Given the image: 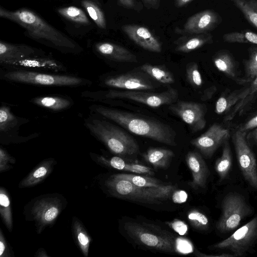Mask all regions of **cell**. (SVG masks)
<instances>
[{"mask_svg":"<svg viewBox=\"0 0 257 257\" xmlns=\"http://www.w3.org/2000/svg\"><path fill=\"white\" fill-rule=\"evenodd\" d=\"M193 0H177L176 5L178 7H183Z\"/></svg>","mask_w":257,"mask_h":257,"instance_id":"f5cc1de1","label":"cell"},{"mask_svg":"<svg viewBox=\"0 0 257 257\" xmlns=\"http://www.w3.org/2000/svg\"><path fill=\"white\" fill-rule=\"evenodd\" d=\"M0 79L9 82L47 87H81L92 84L90 80L65 73L1 69Z\"/></svg>","mask_w":257,"mask_h":257,"instance_id":"8992f818","label":"cell"},{"mask_svg":"<svg viewBox=\"0 0 257 257\" xmlns=\"http://www.w3.org/2000/svg\"><path fill=\"white\" fill-rule=\"evenodd\" d=\"M16 159L2 146L0 147V173H4L13 168Z\"/></svg>","mask_w":257,"mask_h":257,"instance_id":"60d3db41","label":"cell"},{"mask_svg":"<svg viewBox=\"0 0 257 257\" xmlns=\"http://www.w3.org/2000/svg\"><path fill=\"white\" fill-rule=\"evenodd\" d=\"M11 246L6 239L5 234L0 228V257H14Z\"/></svg>","mask_w":257,"mask_h":257,"instance_id":"b9f144b4","label":"cell"},{"mask_svg":"<svg viewBox=\"0 0 257 257\" xmlns=\"http://www.w3.org/2000/svg\"><path fill=\"white\" fill-rule=\"evenodd\" d=\"M257 240V215L231 235L213 245V248L230 251L233 257L242 256Z\"/></svg>","mask_w":257,"mask_h":257,"instance_id":"8fae6325","label":"cell"},{"mask_svg":"<svg viewBox=\"0 0 257 257\" xmlns=\"http://www.w3.org/2000/svg\"><path fill=\"white\" fill-rule=\"evenodd\" d=\"M1 68L58 73L67 71V68L64 64L47 54L15 61Z\"/></svg>","mask_w":257,"mask_h":257,"instance_id":"2e32d148","label":"cell"},{"mask_svg":"<svg viewBox=\"0 0 257 257\" xmlns=\"http://www.w3.org/2000/svg\"><path fill=\"white\" fill-rule=\"evenodd\" d=\"M168 223L175 231L180 235H184L187 232L188 226L184 222L181 220L175 219Z\"/></svg>","mask_w":257,"mask_h":257,"instance_id":"f6af8a7d","label":"cell"},{"mask_svg":"<svg viewBox=\"0 0 257 257\" xmlns=\"http://www.w3.org/2000/svg\"><path fill=\"white\" fill-rule=\"evenodd\" d=\"M121 29L130 39L143 49L156 53L162 51L160 42L147 28L137 25H124Z\"/></svg>","mask_w":257,"mask_h":257,"instance_id":"ffe728a7","label":"cell"},{"mask_svg":"<svg viewBox=\"0 0 257 257\" xmlns=\"http://www.w3.org/2000/svg\"><path fill=\"white\" fill-rule=\"evenodd\" d=\"M244 76L239 78L236 83L240 84L249 83L257 76V46L248 49V57L243 61Z\"/></svg>","mask_w":257,"mask_h":257,"instance_id":"836d02e7","label":"cell"},{"mask_svg":"<svg viewBox=\"0 0 257 257\" xmlns=\"http://www.w3.org/2000/svg\"><path fill=\"white\" fill-rule=\"evenodd\" d=\"M30 120L15 115L8 104L2 103L0 107V143L4 145L19 144L27 142L40 136L34 133L28 136L19 135L22 125Z\"/></svg>","mask_w":257,"mask_h":257,"instance_id":"30bf717a","label":"cell"},{"mask_svg":"<svg viewBox=\"0 0 257 257\" xmlns=\"http://www.w3.org/2000/svg\"><path fill=\"white\" fill-rule=\"evenodd\" d=\"M185 161L192 176L188 185L195 190L205 189L210 171L202 156L197 152L190 151L186 155Z\"/></svg>","mask_w":257,"mask_h":257,"instance_id":"44dd1931","label":"cell"},{"mask_svg":"<svg viewBox=\"0 0 257 257\" xmlns=\"http://www.w3.org/2000/svg\"><path fill=\"white\" fill-rule=\"evenodd\" d=\"M80 5L85 10L96 26L101 29L106 28L104 13L96 0H79Z\"/></svg>","mask_w":257,"mask_h":257,"instance_id":"d6a6232c","label":"cell"},{"mask_svg":"<svg viewBox=\"0 0 257 257\" xmlns=\"http://www.w3.org/2000/svg\"><path fill=\"white\" fill-rule=\"evenodd\" d=\"M246 132L236 129L232 141L241 173L247 183L257 189V162L246 138Z\"/></svg>","mask_w":257,"mask_h":257,"instance_id":"7c38bea8","label":"cell"},{"mask_svg":"<svg viewBox=\"0 0 257 257\" xmlns=\"http://www.w3.org/2000/svg\"><path fill=\"white\" fill-rule=\"evenodd\" d=\"M257 127V114L242 124L237 128L240 131L247 132Z\"/></svg>","mask_w":257,"mask_h":257,"instance_id":"7dc6e473","label":"cell"},{"mask_svg":"<svg viewBox=\"0 0 257 257\" xmlns=\"http://www.w3.org/2000/svg\"><path fill=\"white\" fill-rule=\"evenodd\" d=\"M169 109L188 124L192 133L199 132L206 126L207 107L205 104L178 100L170 105Z\"/></svg>","mask_w":257,"mask_h":257,"instance_id":"5bb4252c","label":"cell"},{"mask_svg":"<svg viewBox=\"0 0 257 257\" xmlns=\"http://www.w3.org/2000/svg\"><path fill=\"white\" fill-rule=\"evenodd\" d=\"M99 184L101 189L112 196L153 204H159L161 201L169 199L175 190V186L172 185L151 187L137 186L114 174L101 180Z\"/></svg>","mask_w":257,"mask_h":257,"instance_id":"277c9868","label":"cell"},{"mask_svg":"<svg viewBox=\"0 0 257 257\" xmlns=\"http://www.w3.org/2000/svg\"><path fill=\"white\" fill-rule=\"evenodd\" d=\"M188 198L187 193L184 190L174 191L172 194V199L175 203L181 204L186 201Z\"/></svg>","mask_w":257,"mask_h":257,"instance_id":"bcb514c9","label":"cell"},{"mask_svg":"<svg viewBox=\"0 0 257 257\" xmlns=\"http://www.w3.org/2000/svg\"><path fill=\"white\" fill-rule=\"evenodd\" d=\"M114 175L121 179L128 180L134 185L143 187H158L163 184L160 180L147 176L131 174H117Z\"/></svg>","mask_w":257,"mask_h":257,"instance_id":"74e56055","label":"cell"},{"mask_svg":"<svg viewBox=\"0 0 257 257\" xmlns=\"http://www.w3.org/2000/svg\"><path fill=\"white\" fill-rule=\"evenodd\" d=\"M223 40L228 43L257 45V34L249 30L232 32L224 34Z\"/></svg>","mask_w":257,"mask_h":257,"instance_id":"8d00e7d4","label":"cell"},{"mask_svg":"<svg viewBox=\"0 0 257 257\" xmlns=\"http://www.w3.org/2000/svg\"><path fill=\"white\" fill-rule=\"evenodd\" d=\"M146 73L128 72L123 74H105L98 78L99 86L125 90H153L158 86Z\"/></svg>","mask_w":257,"mask_h":257,"instance_id":"4fadbf2b","label":"cell"},{"mask_svg":"<svg viewBox=\"0 0 257 257\" xmlns=\"http://www.w3.org/2000/svg\"><path fill=\"white\" fill-rule=\"evenodd\" d=\"M121 6L128 8L135 9L136 6L135 0H117Z\"/></svg>","mask_w":257,"mask_h":257,"instance_id":"f907efd6","label":"cell"},{"mask_svg":"<svg viewBox=\"0 0 257 257\" xmlns=\"http://www.w3.org/2000/svg\"><path fill=\"white\" fill-rule=\"evenodd\" d=\"M175 51L182 53H189L201 48L206 44L213 43V36L204 33L198 34L185 35L177 40Z\"/></svg>","mask_w":257,"mask_h":257,"instance_id":"d4e9b609","label":"cell"},{"mask_svg":"<svg viewBox=\"0 0 257 257\" xmlns=\"http://www.w3.org/2000/svg\"><path fill=\"white\" fill-rule=\"evenodd\" d=\"M247 22L257 29V0H231Z\"/></svg>","mask_w":257,"mask_h":257,"instance_id":"e575fe53","label":"cell"},{"mask_svg":"<svg viewBox=\"0 0 257 257\" xmlns=\"http://www.w3.org/2000/svg\"><path fill=\"white\" fill-rule=\"evenodd\" d=\"M229 129L218 123H214L200 136L192 139L191 144L206 158H210L219 147L229 140Z\"/></svg>","mask_w":257,"mask_h":257,"instance_id":"9a60e30c","label":"cell"},{"mask_svg":"<svg viewBox=\"0 0 257 257\" xmlns=\"http://www.w3.org/2000/svg\"><path fill=\"white\" fill-rule=\"evenodd\" d=\"M84 125L113 154L127 156L139 152V146L131 135L100 115L90 112L84 118Z\"/></svg>","mask_w":257,"mask_h":257,"instance_id":"3957f363","label":"cell"},{"mask_svg":"<svg viewBox=\"0 0 257 257\" xmlns=\"http://www.w3.org/2000/svg\"><path fill=\"white\" fill-rule=\"evenodd\" d=\"M90 113L119 124L132 133L165 145L176 146V133L158 120L97 104L88 107Z\"/></svg>","mask_w":257,"mask_h":257,"instance_id":"7a4b0ae2","label":"cell"},{"mask_svg":"<svg viewBox=\"0 0 257 257\" xmlns=\"http://www.w3.org/2000/svg\"><path fill=\"white\" fill-rule=\"evenodd\" d=\"M68 204L66 198L58 193L37 196L27 203L23 210L25 220L33 222L37 234L52 226Z\"/></svg>","mask_w":257,"mask_h":257,"instance_id":"52a82bcc","label":"cell"},{"mask_svg":"<svg viewBox=\"0 0 257 257\" xmlns=\"http://www.w3.org/2000/svg\"><path fill=\"white\" fill-rule=\"evenodd\" d=\"M56 164V160L53 158L43 160L21 180L19 188H30L41 183L52 173Z\"/></svg>","mask_w":257,"mask_h":257,"instance_id":"603a6c76","label":"cell"},{"mask_svg":"<svg viewBox=\"0 0 257 257\" xmlns=\"http://www.w3.org/2000/svg\"><path fill=\"white\" fill-rule=\"evenodd\" d=\"M145 6L148 8L157 9L160 6V0H142Z\"/></svg>","mask_w":257,"mask_h":257,"instance_id":"681fc988","label":"cell"},{"mask_svg":"<svg viewBox=\"0 0 257 257\" xmlns=\"http://www.w3.org/2000/svg\"><path fill=\"white\" fill-rule=\"evenodd\" d=\"M222 146V154L215 163V170L220 182L226 178L232 166V154L228 140L224 142Z\"/></svg>","mask_w":257,"mask_h":257,"instance_id":"1f68e13d","label":"cell"},{"mask_svg":"<svg viewBox=\"0 0 257 257\" xmlns=\"http://www.w3.org/2000/svg\"><path fill=\"white\" fill-rule=\"evenodd\" d=\"M30 102L39 107L53 111H62L70 108L74 104L73 100L64 95H48L32 98Z\"/></svg>","mask_w":257,"mask_h":257,"instance_id":"cb8c5ba5","label":"cell"},{"mask_svg":"<svg viewBox=\"0 0 257 257\" xmlns=\"http://www.w3.org/2000/svg\"><path fill=\"white\" fill-rule=\"evenodd\" d=\"M188 219L195 229L204 230L208 228L209 221L207 216L197 209H193L187 214Z\"/></svg>","mask_w":257,"mask_h":257,"instance_id":"f35d334b","label":"cell"},{"mask_svg":"<svg viewBox=\"0 0 257 257\" xmlns=\"http://www.w3.org/2000/svg\"><path fill=\"white\" fill-rule=\"evenodd\" d=\"M221 22L222 18L217 12L212 10H204L189 17L179 33L185 35L208 33Z\"/></svg>","mask_w":257,"mask_h":257,"instance_id":"e0dca14e","label":"cell"},{"mask_svg":"<svg viewBox=\"0 0 257 257\" xmlns=\"http://www.w3.org/2000/svg\"><path fill=\"white\" fill-rule=\"evenodd\" d=\"M45 51L28 45L0 41V65L4 67L15 61L46 55Z\"/></svg>","mask_w":257,"mask_h":257,"instance_id":"ac0fdd59","label":"cell"},{"mask_svg":"<svg viewBox=\"0 0 257 257\" xmlns=\"http://www.w3.org/2000/svg\"><path fill=\"white\" fill-rule=\"evenodd\" d=\"M186 77L188 82L193 87H200L203 83L202 78L197 63H188L186 67Z\"/></svg>","mask_w":257,"mask_h":257,"instance_id":"ab89813d","label":"cell"},{"mask_svg":"<svg viewBox=\"0 0 257 257\" xmlns=\"http://www.w3.org/2000/svg\"><path fill=\"white\" fill-rule=\"evenodd\" d=\"M124 229L136 242L148 247L166 252H175V241L169 234L156 232L140 223L128 221Z\"/></svg>","mask_w":257,"mask_h":257,"instance_id":"9c48e42d","label":"cell"},{"mask_svg":"<svg viewBox=\"0 0 257 257\" xmlns=\"http://www.w3.org/2000/svg\"><path fill=\"white\" fill-rule=\"evenodd\" d=\"M217 90L215 86H212L205 89L200 97L202 101H206L212 98Z\"/></svg>","mask_w":257,"mask_h":257,"instance_id":"c3c4849f","label":"cell"},{"mask_svg":"<svg viewBox=\"0 0 257 257\" xmlns=\"http://www.w3.org/2000/svg\"><path fill=\"white\" fill-rule=\"evenodd\" d=\"M57 12L63 19L67 27L77 33L87 32L93 27L92 22L81 9L73 6L60 7Z\"/></svg>","mask_w":257,"mask_h":257,"instance_id":"7402d4cb","label":"cell"},{"mask_svg":"<svg viewBox=\"0 0 257 257\" xmlns=\"http://www.w3.org/2000/svg\"><path fill=\"white\" fill-rule=\"evenodd\" d=\"M240 90L222 94L216 102L215 111L217 114L229 112L239 99Z\"/></svg>","mask_w":257,"mask_h":257,"instance_id":"d590c367","label":"cell"},{"mask_svg":"<svg viewBox=\"0 0 257 257\" xmlns=\"http://www.w3.org/2000/svg\"><path fill=\"white\" fill-rule=\"evenodd\" d=\"M212 60L216 68L229 78L236 82L237 68L235 61L232 54L226 50L218 51L213 57Z\"/></svg>","mask_w":257,"mask_h":257,"instance_id":"83f0119b","label":"cell"},{"mask_svg":"<svg viewBox=\"0 0 257 257\" xmlns=\"http://www.w3.org/2000/svg\"><path fill=\"white\" fill-rule=\"evenodd\" d=\"M251 135L254 142L257 145V127L254 128L253 132L251 133Z\"/></svg>","mask_w":257,"mask_h":257,"instance_id":"db71d44e","label":"cell"},{"mask_svg":"<svg viewBox=\"0 0 257 257\" xmlns=\"http://www.w3.org/2000/svg\"><path fill=\"white\" fill-rule=\"evenodd\" d=\"M0 215L2 221L10 232L13 230V215L12 201L8 191L0 187Z\"/></svg>","mask_w":257,"mask_h":257,"instance_id":"4dcf8cb0","label":"cell"},{"mask_svg":"<svg viewBox=\"0 0 257 257\" xmlns=\"http://www.w3.org/2000/svg\"><path fill=\"white\" fill-rule=\"evenodd\" d=\"M125 171L137 174H144L150 175L154 174V171L150 168L145 165L135 163H127Z\"/></svg>","mask_w":257,"mask_h":257,"instance_id":"7bdbcfd3","label":"cell"},{"mask_svg":"<svg viewBox=\"0 0 257 257\" xmlns=\"http://www.w3.org/2000/svg\"><path fill=\"white\" fill-rule=\"evenodd\" d=\"M257 94V76L249 83L244 89H241L239 94V99L224 117L225 121L233 119L237 113L240 114L246 107L253 100Z\"/></svg>","mask_w":257,"mask_h":257,"instance_id":"484cf974","label":"cell"},{"mask_svg":"<svg viewBox=\"0 0 257 257\" xmlns=\"http://www.w3.org/2000/svg\"><path fill=\"white\" fill-rule=\"evenodd\" d=\"M81 96L88 101L103 103L116 99H127L156 108L176 102L178 100L179 94L176 89L169 87L164 91L157 93L113 89L86 90L81 92Z\"/></svg>","mask_w":257,"mask_h":257,"instance_id":"5b68a950","label":"cell"},{"mask_svg":"<svg viewBox=\"0 0 257 257\" xmlns=\"http://www.w3.org/2000/svg\"><path fill=\"white\" fill-rule=\"evenodd\" d=\"M252 212L251 207L242 195L230 192L222 200L221 215L216 224V228L222 233L231 231Z\"/></svg>","mask_w":257,"mask_h":257,"instance_id":"ba28073f","label":"cell"},{"mask_svg":"<svg viewBox=\"0 0 257 257\" xmlns=\"http://www.w3.org/2000/svg\"><path fill=\"white\" fill-rule=\"evenodd\" d=\"M71 231L75 244L83 256L87 257L92 239L83 223L76 216L72 219Z\"/></svg>","mask_w":257,"mask_h":257,"instance_id":"4316f807","label":"cell"},{"mask_svg":"<svg viewBox=\"0 0 257 257\" xmlns=\"http://www.w3.org/2000/svg\"><path fill=\"white\" fill-rule=\"evenodd\" d=\"M140 69L159 83L172 84L175 82L173 73L164 65H154L145 63L140 66Z\"/></svg>","mask_w":257,"mask_h":257,"instance_id":"f546056e","label":"cell"},{"mask_svg":"<svg viewBox=\"0 0 257 257\" xmlns=\"http://www.w3.org/2000/svg\"><path fill=\"white\" fill-rule=\"evenodd\" d=\"M175 246L176 252L179 253L187 254L193 251L191 243L186 239L177 238L175 241Z\"/></svg>","mask_w":257,"mask_h":257,"instance_id":"ee69618b","label":"cell"},{"mask_svg":"<svg viewBox=\"0 0 257 257\" xmlns=\"http://www.w3.org/2000/svg\"><path fill=\"white\" fill-rule=\"evenodd\" d=\"M0 17L19 25L31 39L61 53L77 55L83 51L76 41L29 9L9 11L1 7Z\"/></svg>","mask_w":257,"mask_h":257,"instance_id":"6da1fadb","label":"cell"},{"mask_svg":"<svg viewBox=\"0 0 257 257\" xmlns=\"http://www.w3.org/2000/svg\"><path fill=\"white\" fill-rule=\"evenodd\" d=\"M93 52L110 62L137 63V56L126 48L108 42H98L92 46Z\"/></svg>","mask_w":257,"mask_h":257,"instance_id":"d6986e66","label":"cell"},{"mask_svg":"<svg viewBox=\"0 0 257 257\" xmlns=\"http://www.w3.org/2000/svg\"><path fill=\"white\" fill-rule=\"evenodd\" d=\"M35 257H50L46 250L43 248H39L34 254Z\"/></svg>","mask_w":257,"mask_h":257,"instance_id":"816d5d0a","label":"cell"},{"mask_svg":"<svg viewBox=\"0 0 257 257\" xmlns=\"http://www.w3.org/2000/svg\"><path fill=\"white\" fill-rule=\"evenodd\" d=\"M174 154L172 150L161 148H150L143 154L145 161L157 168H167Z\"/></svg>","mask_w":257,"mask_h":257,"instance_id":"f1b7e54d","label":"cell"}]
</instances>
